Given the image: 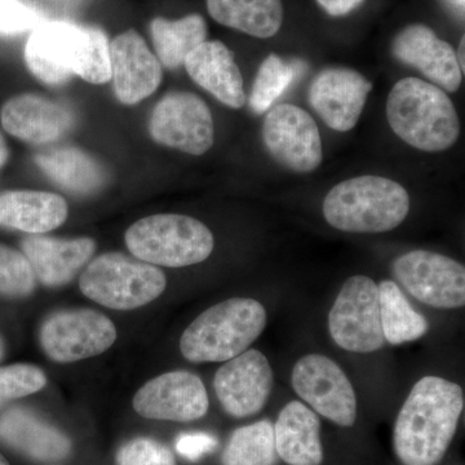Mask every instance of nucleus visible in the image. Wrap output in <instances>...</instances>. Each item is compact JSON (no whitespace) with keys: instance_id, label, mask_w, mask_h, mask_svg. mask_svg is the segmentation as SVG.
Segmentation results:
<instances>
[{"instance_id":"nucleus-1","label":"nucleus","mask_w":465,"mask_h":465,"mask_svg":"<svg viewBox=\"0 0 465 465\" xmlns=\"http://www.w3.org/2000/svg\"><path fill=\"white\" fill-rule=\"evenodd\" d=\"M464 393L457 382L439 376L420 379L394 424L393 445L403 465H437L457 433Z\"/></svg>"},{"instance_id":"nucleus-2","label":"nucleus","mask_w":465,"mask_h":465,"mask_svg":"<svg viewBox=\"0 0 465 465\" xmlns=\"http://www.w3.org/2000/svg\"><path fill=\"white\" fill-rule=\"evenodd\" d=\"M25 61L32 74L45 84H65L73 74L92 84L112 79L108 36L97 27L42 23L26 43Z\"/></svg>"},{"instance_id":"nucleus-3","label":"nucleus","mask_w":465,"mask_h":465,"mask_svg":"<svg viewBox=\"0 0 465 465\" xmlns=\"http://www.w3.org/2000/svg\"><path fill=\"white\" fill-rule=\"evenodd\" d=\"M387 119L401 140L423 152L451 148L460 134L457 109L448 94L418 78L401 79L393 85Z\"/></svg>"},{"instance_id":"nucleus-4","label":"nucleus","mask_w":465,"mask_h":465,"mask_svg":"<svg viewBox=\"0 0 465 465\" xmlns=\"http://www.w3.org/2000/svg\"><path fill=\"white\" fill-rule=\"evenodd\" d=\"M410 213L409 193L387 177L365 174L333 186L323 201L326 222L338 231L385 232L399 228Z\"/></svg>"},{"instance_id":"nucleus-5","label":"nucleus","mask_w":465,"mask_h":465,"mask_svg":"<svg viewBox=\"0 0 465 465\" xmlns=\"http://www.w3.org/2000/svg\"><path fill=\"white\" fill-rule=\"evenodd\" d=\"M265 326L266 311L258 300L228 299L193 321L180 351L191 362H226L246 351Z\"/></svg>"},{"instance_id":"nucleus-6","label":"nucleus","mask_w":465,"mask_h":465,"mask_svg":"<svg viewBox=\"0 0 465 465\" xmlns=\"http://www.w3.org/2000/svg\"><path fill=\"white\" fill-rule=\"evenodd\" d=\"M125 244L134 258L148 264L183 268L210 258L215 241L200 220L163 213L143 217L130 226Z\"/></svg>"},{"instance_id":"nucleus-7","label":"nucleus","mask_w":465,"mask_h":465,"mask_svg":"<svg viewBox=\"0 0 465 465\" xmlns=\"http://www.w3.org/2000/svg\"><path fill=\"white\" fill-rule=\"evenodd\" d=\"M166 284L161 269L116 252L94 259L79 281L87 298L116 311L149 304L163 293Z\"/></svg>"},{"instance_id":"nucleus-8","label":"nucleus","mask_w":465,"mask_h":465,"mask_svg":"<svg viewBox=\"0 0 465 465\" xmlns=\"http://www.w3.org/2000/svg\"><path fill=\"white\" fill-rule=\"evenodd\" d=\"M329 331L344 351L372 353L382 348L378 284L371 278L354 275L345 281L330 311Z\"/></svg>"},{"instance_id":"nucleus-9","label":"nucleus","mask_w":465,"mask_h":465,"mask_svg":"<svg viewBox=\"0 0 465 465\" xmlns=\"http://www.w3.org/2000/svg\"><path fill=\"white\" fill-rule=\"evenodd\" d=\"M293 391L317 414L341 427H351L357 419L353 385L338 363L322 354H307L295 363L291 375Z\"/></svg>"},{"instance_id":"nucleus-10","label":"nucleus","mask_w":465,"mask_h":465,"mask_svg":"<svg viewBox=\"0 0 465 465\" xmlns=\"http://www.w3.org/2000/svg\"><path fill=\"white\" fill-rule=\"evenodd\" d=\"M262 140L271 157L293 173H313L322 163V140L316 121L299 106H274L265 116Z\"/></svg>"},{"instance_id":"nucleus-11","label":"nucleus","mask_w":465,"mask_h":465,"mask_svg":"<svg viewBox=\"0 0 465 465\" xmlns=\"http://www.w3.org/2000/svg\"><path fill=\"white\" fill-rule=\"evenodd\" d=\"M399 282L415 299L433 308H463L465 269L449 256L430 251H410L394 260Z\"/></svg>"},{"instance_id":"nucleus-12","label":"nucleus","mask_w":465,"mask_h":465,"mask_svg":"<svg viewBox=\"0 0 465 465\" xmlns=\"http://www.w3.org/2000/svg\"><path fill=\"white\" fill-rule=\"evenodd\" d=\"M150 134L161 145L202 155L215 140L213 114L203 100L191 92H171L153 110Z\"/></svg>"},{"instance_id":"nucleus-13","label":"nucleus","mask_w":465,"mask_h":465,"mask_svg":"<svg viewBox=\"0 0 465 465\" xmlns=\"http://www.w3.org/2000/svg\"><path fill=\"white\" fill-rule=\"evenodd\" d=\"M116 341L114 324L97 312H58L45 321L41 345L45 353L60 363L76 362L103 354Z\"/></svg>"},{"instance_id":"nucleus-14","label":"nucleus","mask_w":465,"mask_h":465,"mask_svg":"<svg viewBox=\"0 0 465 465\" xmlns=\"http://www.w3.org/2000/svg\"><path fill=\"white\" fill-rule=\"evenodd\" d=\"M273 382L268 358L258 349H250L217 370L213 387L226 414L242 419L264 409Z\"/></svg>"},{"instance_id":"nucleus-15","label":"nucleus","mask_w":465,"mask_h":465,"mask_svg":"<svg viewBox=\"0 0 465 465\" xmlns=\"http://www.w3.org/2000/svg\"><path fill=\"white\" fill-rule=\"evenodd\" d=\"M134 409L143 418L153 420H198L207 414V391L192 372H167L146 382L134 394Z\"/></svg>"},{"instance_id":"nucleus-16","label":"nucleus","mask_w":465,"mask_h":465,"mask_svg":"<svg viewBox=\"0 0 465 465\" xmlns=\"http://www.w3.org/2000/svg\"><path fill=\"white\" fill-rule=\"evenodd\" d=\"M371 88L372 84L356 70L329 67L312 82L309 103L330 128L348 133L360 121Z\"/></svg>"},{"instance_id":"nucleus-17","label":"nucleus","mask_w":465,"mask_h":465,"mask_svg":"<svg viewBox=\"0 0 465 465\" xmlns=\"http://www.w3.org/2000/svg\"><path fill=\"white\" fill-rule=\"evenodd\" d=\"M115 94L125 105L140 103L161 84L162 67L139 33L128 30L110 43Z\"/></svg>"},{"instance_id":"nucleus-18","label":"nucleus","mask_w":465,"mask_h":465,"mask_svg":"<svg viewBox=\"0 0 465 465\" xmlns=\"http://www.w3.org/2000/svg\"><path fill=\"white\" fill-rule=\"evenodd\" d=\"M397 60L420 70L440 90L457 92L463 79L457 54L430 27L414 24L406 26L393 42Z\"/></svg>"},{"instance_id":"nucleus-19","label":"nucleus","mask_w":465,"mask_h":465,"mask_svg":"<svg viewBox=\"0 0 465 465\" xmlns=\"http://www.w3.org/2000/svg\"><path fill=\"white\" fill-rule=\"evenodd\" d=\"M0 121L8 134L30 143L56 142L74 124L65 106L32 94L8 100L0 112Z\"/></svg>"},{"instance_id":"nucleus-20","label":"nucleus","mask_w":465,"mask_h":465,"mask_svg":"<svg viewBox=\"0 0 465 465\" xmlns=\"http://www.w3.org/2000/svg\"><path fill=\"white\" fill-rule=\"evenodd\" d=\"M183 65L193 81L232 109L246 104L240 67L231 50L219 41L203 42L185 58Z\"/></svg>"},{"instance_id":"nucleus-21","label":"nucleus","mask_w":465,"mask_h":465,"mask_svg":"<svg viewBox=\"0 0 465 465\" xmlns=\"http://www.w3.org/2000/svg\"><path fill=\"white\" fill-rule=\"evenodd\" d=\"M35 278L48 287L69 283L94 255L96 243L91 238L56 240L30 235L21 242Z\"/></svg>"},{"instance_id":"nucleus-22","label":"nucleus","mask_w":465,"mask_h":465,"mask_svg":"<svg viewBox=\"0 0 465 465\" xmlns=\"http://www.w3.org/2000/svg\"><path fill=\"white\" fill-rule=\"evenodd\" d=\"M275 451L289 465H321L323 448L316 412L299 401L283 407L274 425Z\"/></svg>"},{"instance_id":"nucleus-23","label":"nucleus","mask_w":465,"mask_h":465,"mask_svg":"<svg viewBox=\"0 0 465 465\" xmlns=\"http://www.w3.org/2000/svg\"><path fill=\"white\" fill-rule=\"evenodd\" d=\"M0 440L39 461L61 460L72 450L65 434L25 409H12L0 416Z\"/></svg>"},{"instance_id":"nucleus-24","label":"nucleus","mask_w":465,"mask_h":465,"mask_svg":"<svg viewBox=\"0 0 465 465\" xmlns=\"http://www.w3.org/2000/svg\"><path fill=\"white\" fill-rule=\"evenodd\" d=\"M66 217L65 200L54 193H0V228L42 234L63 225Z\"/></svg>"},{"instance_id":"nucleus-25","label":"nucleus","mask_w":465,"mask_h":465,"mask_svg":"<svg viewBox=\"0 0 465 465\" xmlns=\"http://www.w3.org/2000/svg\"><path fill=\"white\" fill-rule=\"evenodd\" d=\"M207 9L222 25L260 39L274 36L283 23L282 0H207Z\"/></svg>"},{"instance_id":"nucleus-26","label":"nucleus","mask_w":465,"mask_h":465,"mask_svg":"<svg viewBox=\"0 0 465 465\" xmlns=\"http://www.w3.org/2000/svg\"><path fill=\"white\" fill-rule=\"evenodd\" d=\"M35 162L52 182L76 194H91L105 183L103 167L81 149L48 150L36 155Z\"/></svg>"},{"instance_id":"nucleus-27","label":"nucleus","mask_w":465,"mask_h":465,"mask_svg":"<svg viewBox=\"0 0 465 465\" xmlns=\"http://www.w3.org/2000/svg\"><path fill=\"white\" fill-rule=\"evenodd\" d=\"M150 33L159 61L167 69H177L192 51L206 42L207 25L197 14L177 21L157 17L150 24Z\"/></svg>"},{"instance_id":"nucleus-28","label":"nucleus","mask_w":465,"mask_h":465,"mask_svg":"<svg viewBox=\"0 0 465 465\" xmlns=\"http://www.w3.org/2000/svg\"><path fill=\"white\" fill-rule=\"evenodd\" d=\"M381 322L385 342L391 345L415 341L430 329L427 318L416 312L393 281L378 286Z\"/></svg>"},{"instance_id":"nucleus-29","label":"nucleus","mask_w":465,"mask_h":465,"mask_svg":"<svg viewBox=\"0 0 465 465\" xmlns=\"http://www.w3.org/2000/svg\"><path fill=\"white\" fill-rule=\"evenodd\" d=\"M274 428L269 420L238 428L223 451V465H275Z\"/></svg>"},{"instance_id":"nucleus-30","label":"nucleus","mask_w":465,"mask_h":465,"mask_svg":"<svg viewBox=\"0 0 465 465\" xmlns=\"http://www.w3.org/2000/svg\"><path fill=\"white\" fill-rule=\"evenodd\" d=\"M299 61H284L278 54H272L262 61L258 75L253 82L250 105L256 114L268 112L278 97L282 96L290 84L302 70Z\"/></svg>"},{"instance_id":"nucleus-31","label":"nucleus","mask_w":465,"mask_h":465,"mask_svg":"<svg viewBox=\"0 0 465 465\" xmlns=\"http://www.w3.org/2000/svg\"><path fill=\"white\" fill-rule=\"evenodd\" d=\"M35 281L26 256L0 244V293L12 298H25L35 289Z\"/></svg>"},{"instance_id":"nucleus-32","label":"nucleus","mask_w":465,"mask_h":465,"mask_svg":"<svg viewBox=\"0 0 465 465\" xmlns=\"http://www.w3.org/2000/svg\"><path fill=\"white\" fill-rule=\"evenodd\" d=\"M47 379L36 366L0 367V406L7 401L29 396L45 388Z\"/></svg>"},{"instance_id":"nucleus-33","label":"nucleus","mask_w":465,"mask_h":465,"mask_svg":"<svg viewBox=\"0 0 465 465\" xmlns=\"http://www.w3.org/2000/svg\"><path fill=\"white\" fill-rule=\"evenodd\" d=\"M118 465H176L173 451L153 439L128 440L116 454Z\"/></svg>"},{"instance_id":"nucleus-34","label":"nucleus","mask_w":465,"mask_h":465,"mask_svg":"<svg viewBox=\"0 0 465 465\" xmlns=\"http://www.w3.org/2000/svg\"><path fill=\"white\" fill-rule=\"evenodd\" d=\"M42 23L41 15L21 0H0V34L34 30Z\"/></svg>"},{"instance_id":"nucleus-35","label":"nucleus","mask_w":465,"mask_h":465,"mask_svg":"<svg viewBox=\"0 0 465 465\" xmlns=\"http://www.w3.org/2000/svg\"><path fill=\"white\" fill-rule=\"evenodd\" d=\"M219 440L215 436L204 432L182 433L176 440V451L191 461L200 460L204 455L215 451Z\"/></svg>"},{"instance_id":"nucleus-36","label":"nucleus","mask_w":465,"mask_h":465,"mask_svg":"<svg viewBox=\"0 0 465 465\" xmlns=\"http://www.w3.org/2000/svg\"><path fill=\"white\" fill-rule=\"evenodd\" d=\"M365 0H317L320 7L333 17L345 16L360 7Z\"/></svg>"},{"instance_id":"nucleus-37","label":"nucleus","mask_w":465,"mask_h":465,"mask_svg":"<svg viewBox=\"0 0 465 465\" xmlns=\"http://www.w3.org/2000/svg\"><path fill=\"white\" fill-rule=\"evenodd\" d=\"M9 157V150L7 146V143H5V137L0 134V168L5 166L7 163Z\"/></svg>"},{"instance_id":"nucleus-38","label":"nucleus","mask_w":465,"mask_h":465,"mask_svg":"<svg viewBox=\"0 0 465 465\" xmlns=\"http://www.w3.org/2000/svg\"><path fill=\"white\" fill-rule=\"evenodd\" d=\"M464 51H465V38H461L460 45H459L458 52H455L457 54L458 63L459 66H460L461 72H463L464 74V69H465V61H464Z\"/></svg>"},{"instance_id":"nucleus-39","label":"nucleus","mask_w":465,"mask_h":465,"mask_svg":"<svg viewBox=\"0 0 465 465\" xmlns=\"http://www.w3.org/2000/svg\"><path fill=\"white\" fill-rule=\"evenodd\" d=\"M450 5H452V7L457 8L458 11L464 12V0H448Z\"/></svg>"},{"instance_id":"nucleus-40","label":"nucleus","mask_w":465,"mask_h":465,"mask_svg":"<svg viewBox=\"0 0 465 465\" xmlns=\"http://www.w3.org/2000/svg\"><path fill=\"white\" fill-rule=\"evenodd\" d=\"M0 465H9L7 459L0 455Z\"/></svg>"},{"instance_id":"nucleus-41","label":"nucleus","mask_w":465,"mask_h":465,"mask_svg":"<svg viewBox=\"0 0 465 465\" xmlns=\"http://www.w3.org/2000/svg\"><path fill=\"white\" fill-rule=\"evenodd\" d=\"M3 357V341L2 339H0V358Z\"/></svg>"}]
</instances>
